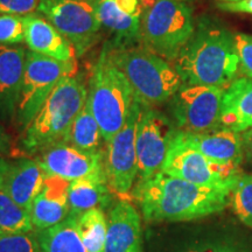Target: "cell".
<instances>
[{"mask_svg": "<svg viewBox=\"0 0 252 252\" xmlns=\"http://www.w3.org/2000/svg\"><path fill=\"white\" fill-rule=\"evenodd\" d=\"M46 175L35 159H19L9 162L0 189L31 212L32 204L42 188Z\"/></svg>", "mask_w": 252, "mask_h": 252, "instance_id": "ffe728a7", "label": "cell"}, {"mask_svg": "<svg viewBox=\"0 0 252 252\" xmlns=\"http://www.w3.org/2000/svg\"><path fill=\"white\" fill-rule=\"evenodd\" d=\"M178 135L182 141L219 165L238 169L243 160V139L239 132L222 126L203 133H187L178 130Z\"/></svg>", "mask_w": 252, "mask_h": 252, "instance_id": "9a60e30c", "label": "cell"}, {"mask_svg": "<svg viewBox=\"0 0 252 252\" xmlns=\"http://www.w3.org/2000/svg\"><path fill=\"white\" fill-rule=\"evenodd\" d=\"M0 252H42L36 232L0 235Z\"/></svg>", "mask_w": 252, "mask_h": 252, "instance_id": "f1b7e54d", "label": "cell"}, {"mask_svg": "<svg viewBox=\"0 0 252 252\" xmlns=\"http://www.w3.org/2000/svg\"><path fill=\"white\" fill-rule=\"evenodd\" d=\"M176 132L174 124L162 112L156 108L140 105L135 132L138 182L161 172Z\"/></svg>", "mask_w": 252, "mask_h": 252, "instance_id": "30bf717a", "label": "cell"}, {"mask_svg": "<svg viewBox=\"0 0 252 252\" xmlns=\"http://www.w3.org/2000/svg\"><path fill=\"white\" fill-rule=\"evenodd\" d=\"M229 1H237V0H216V2H229Z\"/></svg>", "mask_w": 252, "mask_h": 252, "instance_id": "8d00e7d4", "label": "cell"}, {"mask_svg": "<svg viewBox=\"0 0 252 252\" xmlns=\"http://www.w3.org/2000/svg\"><path fill=\"white\" fill-rule=\"evenodd\" d=\"M230 203L243 224L252 228V174L235 176L230 190Z\"/></svg>", "mask_w": 252, "mask_h": 252, "instance_id": "4316f807", "label": "cell"}, {"mask_svg": "<svg viewBox=\"0 0 252 252\" xmlns=\"http://www.w3.org/2000/svg\"><path fill=\"white\" fill-rule=\"evenodd\" d=\"M106 174L88 176L71 181L69 186V215L78 217L94 208L106 207L111 201Z\"/></svg>", "mask_w": 252, "mask_h": 252, "instance_id": "7402d4cb", "label": "cell"}, {"mask_svg": "<svg viewBox=\"0 0 252 252\" xmlns=\"http://www.w3.org/2000/svg\"><path fill=\"white\" fill-rule=\"evenodd\" d=\"M35 232L42 252H88L76 216L69 215L59 224Z\"/></svg>", "mask_w": 252, "mask_h": 252, "instance_id": "603a6c76", "label": "cell"}, {"mask_svg": "<svg viewBox=\"0 0 252 252\" xmlns=\"http://www.w3.org/2000/svg\"><path fill=\"white\" fill-rule=\"evenodd\" d=\"M187 252H230L224 249L220 248H202V249H193V250H189Z\"/></svg>", "mask_w": 252, "mask_h": 252, "instance_id": "e575fe53", "label": "cell"}, {"mask_svg": "<svg viewBox=\"0 0 252 252\" xmlns=\"http://www.w3.org/2000/svg\"><path fill=\"white\" fill-rule=\"evenodd\" d=\"M26 36L24 17L0 14V45L14 46L24 42Z\"/></svg>", "mask_w": 252, "mask_h": 252, "instance_id": "83f0119b", "label": "cell"}, {"mask_svg": "<svg viewBox=\"0 0 252 252\" xmlns=\"http://www.w3.org/2000/svg\"><path fill=\"white\" fill-rule=\"evenodd\" d=\"M69 186L70 181L59 176L46 175L42 188L31 208L35 231L59 224L69 216Z\"/></svg>", "mask_w": 252, "mask_h": 252, "instance_id": "d6986e66", "label": "cell"}, {"mask_svg": "<svg viewBox=\"0 0 252 252\" xmlns=\"http://www.w3.org/2000/svg\"><path fill=\"white\" fill-rule=\"evenodd\" d=\"M139 112L140 104L135 100L130 117L122 130L105 143L104 168L109 187L116 194H127L138 178L135 132Z\"/></svg>", "mask_w": 252, "mask_h": 252, "instance_id": "7c38bea8", "label": "cell"}, {"mask_svg": "<svg viewBox=\"0 0 252 252\" xmlns=\"http://www.w3.org/2000/svg\"><path fill=\"white\" fill-rule=\"evenodd\" d=\"M88 98V87L80 75L67 76L60 81L24 130V150L37 154L52 145L65 143L72 123Z\"/></svg>", "mask_w": 252, "mask_h": 252, "instance_id": "277c9868", "label": "cell"}, {"mask_svg": "<svg viewBox=\"0 0 252 252\" xmlns=\"http://www.w3.org/2000/svg\"><path fill=\"white\" fill-rule=\"evenodd\" d=\"M77 61L61 62L27 50L15 123L25 130L60 81L77 75Z\"/></svg>", "mask_w": 252, "mask_h": 252, "instance_id": "52a82bcc", "label": "cell"}, {"mask_svg": "<svg viewBox=\"0 0 252 252\" xmlns=\"http://www.w3.org/2000/svg\"><path fill=\"white\" fill-rule=\"evenodd\" d=\"M100 26L117 37V47L140 42L143 0H94Z\"/></svg>", "mask_w": 252, "mask_h": 252, "instance_id": "5bb4252c", "label": "cell"}, {"mask_svg": "<svg viewBox=\"0 0 252 252\" xmlns=\"http://www.w3.org/2000/svg\"><path fill=\"white\" fill-rule=\"evenodd\" d=\"M35 231L31 212L12 200L0 189V235Z\"/></svg>", "mask_w": 252, "mask_h": 252, "instance_id": "484cf974", "label": "cell"}, {"mask_svg": "<svg viewBox=\"0 0 252 252\" xmlns=\"http://www.w3.org/2000/svg\"><path fill=\"white\" fill-rule=\"evenodd\" d=\"M28 50L61 62L77 61L76 49L72 43L40 13L24 17Z\"/></svg>", "mask_w": 252, "mask_h": 252, "instance_id": "e0dca14e", "label": "cell"}, {"mask_svg": "<svg viewBox=\"0 0 252 252\" xmlns=\"http://www.w3.org/2000/svg\"><path fill=\"white\" fill-rule=\"evenodd\" d=\"M24 47L0 45V116L15 119L25 71Z\"/></svg>", "mask_w": 252, "mask_h": 252, "instance_id": "ac0fdd59", "label": "cell"}, {"mask_svg": "<svg viewBox=\"0 0 252 252\" xmlns=\"http://www.w3.org/2000/svg\"><path fill=\"white\" fill-rule=\"evenodd\" d=\"M8 165H9V162L6 161V160L0 159V185H1L2 179H4V176H5V173H6V171H7Z\"/></svg>", "mask_w": 252, "mask_h": 252, "instance_id": "d590c367", "label": "cell"}, {"mask_svg": "<svg viewBox=\"0 0 252 252\" xmlns=\"http://www.w3.org/2000/svg\"><path fill=\"white\" fill-rule=\"evenodd\" d=\"M104 252H143L140 215L127 201H118L110 209Z\"/></svg>", "mask_w": 252, "mask_h": 252, "instance_id": "2e32d148", "label": "cell"}, {"mask_svg": "<svg viewBox=\"0 0 252 252\" xmlns=\"http://www.w3.org/2000/svg\"><path fill=\"white\" fill-rule=\"evenodd\" d=\"M37 13L58 28L83 56L99 39L102 26L94 0H41Z\"/></svg>", "mask_w": 252, "mask_h": 252, "instance_id": "ba28073f", "label": "cell"}, {"mask_svg": "<svg viewBox=\"0 0 252 252\" xmlns=\"http://www.w3.org/2000/svg\"><path fill=\"white\" fill-rule=\"evenodd\" d=\"M77 225L88 252H104L108 219L102 208H94L78 216Z\"/></svg>", "mask_w": 252, "mask_h": 252, "instance_id": "d4e9b609", "label": "cell"}, {"mask_svg": "<svg viewBox=\"0 0 252 252\" xmlns=\"http://www.w3.org/2000/svg\"><path fill=\"white\" fill-rule=\"evenodd\" d=\"M195 30L190 4L176 0H143L140 45L174 62Z\"/></svg>", "mask_w": 252, "mask_h": 252, "instance_id": "8992f818", "label": "cell"}, {"mask_svg": "<svg viewBox=\"0 0 252 252\" xmlns=\"http://www.w3.org/2000/svg\"><path fill=\"white\" fill-rule=\"evenodd\" d=\"M110 59L121 70L140 105L156 108L168 102L180 89L181 76L172 62L143 45L110 46Z\"/></svg>", "mask_w": 252, "mask_h": 252, "instance_id": "3957f363", "label": "cell"}, {"mask_svg": "<svg viewBox=\"0 0 252 252\" xmlns=\"http://www.w3.org/2000/svg\"><path fill=\"white\" fill-rule=\"evenodd\" d=\"M65 143L88 152L99 153L104 151L102 150V145L105 141L103 139L98 123L94 116L89 97L72 123Z\"/></svg>", "mask_w": 252, "mask_h": 252, "instance_id": "cb8c5ba5", "label": "cell"}, {"mask_svg": "<svg viewBox=\"0 0 252 252\" xmlns=\"http://www.w3.org/2000/svg\"><path fill=\"white\" fill-rule=\"evenodd\" d=\"M174 65L184 84L226 88L239 74L235 34L212 19H200Z\"/></svg>", "mask_w": 252, "mask_h": 252, "instance_id": "7a4b0ae2", "label": "cell"}, {"mask_svg": "<svg viewBox=\"0 0 252 252\" xmlns=\"http://www.w3.org/2000/svg\"><path fill=\"white\" fill-rule=\"evenodd\" d=\"M161 172L208 188H231L239 169L219 165L174 135Z\"/></svg>", "mask_w": 252, "mask_h": 252, "instance_id": "8fae6325", "label": "cell"}, {"mask_svg": "<svg viewBox=\"0 0 252 252\" xmlns=\"http://www.w3.org/2000/svg\"><path fill=\"white\" fill-rule=\"evenodd\" d=\"M242 139H243V149L247 154L248 159L252 161V127L242 132Z\"/></svg>", "mask_w": 252, "mask_h": 252, "instance_id": "836d02e7", "label": "cell"}, {"mask_svg": "<svg viewBox=\"0 0 252 252\" xmlns=\"http://www.w3.org/2000/svg\"><path fill=\"white\" fill-rule=\"evenodd\" d=\"M176 1H184V2H188V4H191L194 0H176Z\"/></svg>", "mask_w": 252, "mask_h": 252, "instance_id": "74e56055", "label": "cell"}, {"mask_svg": "<svg viewBox=\"0 0 252 252\" xmlns=\"http://www.w3.org/2000/svg\"><path fill=\"white\" fill-rule=\"evenodd\" d=\"M235 43L239 59V74L252 78V35L235 34Z\"/></svg>", "mask_w": 252, "mask_h": 252, "instance_id": "f546056e", "label": "cell"}, {"mask_svg": "<svg viewBox=\"0 0 252 252\" xmlns=\"http://www.w3.org/2000/svg\"><path fill=\"white\" fill-rule=\"evenodd\" d=\"M224 88L182 84L172 97L171 111L179 131L203 133L220 126Z\"/></svg>", "mask_w": 252, "mask_h": 252, "instance_id": "9c48e42d", "label": "cell"}, {"mask_svg": "<svg viewBox=\"0 0 252 252\" xmlns=\"http://www.w3.org/2000/svg\"><path fill=\"white\" fill-rule=\"evenodd\" d=\"M220 9L230 13H245L252 14V0H237L229 2H216Z\"/></svg>", "mask_w": 252, "mask_h": 252, "instance_id": "1f68e13d", "label": "cell"}, {"mask_svg": "<svg viewBox=\"0 0 252 252\" xmlns=\"http://www.w3.org/2000/svg\"><path fill=\"white\" fill-rule=\"evenodd\" d=\"M34 159L47 175L59 176L70 182L105 173L104 151L88 152L68 143L52 145L35 154Z\"/></svg>", "mask_w": 252, "mask_h": 252, "instance_id": "4fadbf2b", "label": "cell"}, {"mask_svg": "<svg viewBox=\"0 0 252 252\" xmlns=\"http://www.w3.org/2000/svg\"><path fill=\"white\" fill-rule=\"evenodd\" d=\"M220 126L239 133L252 127V78L237 77L224 88Z\"/></svg>", "mask_w": 252, "mask_h": 252, "instance_id": "44dd1931", "label": "cell"}, {"mask_svg": "<svg viewBox=\"0 0 252 252\" xmlns=\"http://www.w3.org/2000/svg\"><path fill=\"white\" fill-rule=\"evenodd\" d=\"M88 97L105 143L130 117L135 98L125 75L110 59L109 45L103 47L91 76Z\"/></svg>", "mask_w": 252, "mask_h": 252, "instance_id": "5b68a950", "label": "cell"}, {"mask_svg": "<svg viewBox=\"0 0 252 252\" xmlns=\"http://www.w3.org/2000/svg\"><path fill=\"white\" fill-rule=\"evenodd\" d=\"M231 188H208L163 172L137 182L133 196L145 222H181L222 212Z\"/></svg>", "mask_w": 252, "mask_h": 252, "instance_id": "6da1fadb", "label": "cell"}, {"mask_svg": "<svg viewBox=\"0 0 252 252\" xmlns=\"http://www.w3.org/2000/svg\"><path fill=\"white\" fill-rule=\"evenodd\" d=\"M41 0H0V14L26 17L36 13Z\"/></svg>", "mask_w": 252, "mask_h": 252, "instance_id": "4dcf8cb0", "label": "cell"}, {"mask_svg": "<svg viewBox=\"0 0 252 252\" xmlns=\"http://www.w3.org/2000/svg\"><path fill=\"white\" fill-rule=\"evenodd\" d=\"M12 151V140L7 132L0 125V154L7 156Z\"/></svg>", "mask_w": 252, "mask_h": 252, "instance_id": "d6a6232c", "label": "cell"}]
</instances>
